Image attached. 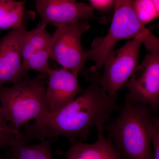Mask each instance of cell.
<instances>
[{
	"instance_id": "cell-2",
	"label": "cell",
	"mask_w": 159,
	"mask_h": 159,
	"mask_svg": "<svg viewBox=\"0 0 159 159\" xmlns=\"http://www.w3.org/2000/svg\"><path fill=\"white\" fill-rule=\"evenodd\" d=\"M145 104L125 102L119 116L107 125V138L122 159H152V140L158 117Z\"/></svg>"
},
{
	"instance_id": "cell-21",
	"label": "cell",
	"mask_w": 159,
	"mask_h": 159,
	"mask_svg": "<svg viewBox=\"0 0 159 159\" xmlns=\"http://www.w3.org/2000/svg\"><path fill=\"white\" fill-rule=\"evenodd\" d=\"M1 149H0V159H4V158H3L2 157V155H1Z\"/></svg>"
},
{
	"instance_id": "cell-6",
	"label": "cell",
	"mask_w": 159,
	"mask_h": 159,
	"mask_svg": "<svg viewBox=\"0 0 159 159\" xmlns=\"http://www.w3.org/2000/svg\"><path fill=\"white\" fill-rule=\"evenodd\" d=\"M56 28L51 37L50 59L78 76L88 60L81 37L89 29V25L87 21H80Z\"/></svg>"
},
{
	"instance_id": "cell-17",
	"label": "cell",
	"mask_w": 159,
	"mask_h": 159,
	"mask_svg": "<svg viewBox=\"0 0 159 159\" xmlns=\"http://www.w3.org/2000/svg\"><path fill=\"white\" fill-rule=\"evenodd\" d=\"M16 138H26L20 132L7 123L0 109V149L8 148L11 140Z\"/></svg>"
},
{
	"instance_id": "cell-14",
	"label": "cell",
	"mask_w": 159,
	"mask_h": 159,
	"mask_svg": "<svg viewBox=\"0 0 159 159\" xmlns=\"http://www.w3.org/2000/svg\"><path fill=\"white\" fill-rule=\"evenodd\" d=\"M25 2L0 0V30L17 29L24 23Z\"/></svg>"
},
{
	"instance_id": "cell-11",
	"label": "cell",
	"mask_w": 159,
	"mask_h": 159,
	"mask_svg": "<svg viewBox=\"0 0 159 159\" xmlns=\"http://www.w3.org/2000/svg\"><path fill=\"white\" fill-rule=\"evenodd\" d=\"M97 129V139L91 144L77 142L72 144L70 148L61 154L66 159H122L112 143L104 135V125Z\"/></svg>"
},
{
	"instance_id": "cell-9",
	"label": "cell",
	"mask_w": 159,
	"mask_h": 159,
	"mask_svg": "<svg viewBox=\"0 0 159 159\" xmlns=\"http://www.w3.org/2000/svg\"><path fill=\"white\" fill-rule=\"evenodd\" d=\"M27 30L25 22L0 40V88L23 80L21 75L23 41Z\"/></svg>"
},
{
	"instance_id": "cell-4",
	"label": "cell",
	"mask_w": 159,
	"mask_h": 159,
	"mask_svg": "<svg viewBox=\"0 0 159 159\" xmlns=\"http://www.w3.org/2000/svg\"><path fill=\"white\" fill-rule=\"evenodd\" d=\"M114 10L107 34L97 39L90 49L85 51L88 60L94 61V68L97 71L102 69L104 60L117 43L122 40L153 35L139 20L134 9L133 0H116Z\"/></svg>"
},
{
	"instance_id": "cell-20",
	"label": "cell",
	"mask_w": 159,
	"mask_h": 159,
	"mask_svg": "<svg viewBox=\"0 0 159 159\" xmlns=\"http://www.w3.org/2000/svg\"><path fill=\"white\" fill-rule=\"evenodd\" d=\"M158 11H159V0H152Z\"/></svg>"
},
{
	"instance_id": "cell-12",
	"label": "cell",
	"mask_w": 159,
	"mask_h": 159,
	"mask_svg": "<svg viewBox=\"0 0 159 159\" xmlns=\"http://www.w3.org/2000/svg\"><path fill=\"white\" fill-rule=\"evenodd\" d=\"M35 145H28L26 138H16L9 143L7 159H53V140L40 141Z\"/></svg>"
},
{
	"instance_id": "cell-3",
	"label": "cell",
	"mask_w": 159,
	"mask_h": 159,
	"mask_svg": "<svg viewBox=\"0 0 159 159\" xmlns=\"http://www.w3.org/2000/svg\"><path fill=\"white\" fill-rule=\"evenodd\" d=\"M48 75L42 74L26 78L9 87L0 88V109L7 122L16 130L32 119L49 112L46 89Z\"/></svg>"
},
{
	"instance_id": "cell-1",
	"label": "cell",
	"mask_w": 159,
	"mask_h": 159,
	"mask_svg": "<svg viewBox=\"0 0 159 159\" xmlns=\"http://www.w3.org/2000/svg\"><path fill=\"white\" fill-rule=\"evenodd\" d=\"M84 73L89 84L72 102L53 113L34 120L27 125V134L31 140L55 141L66 138L71 145L87 141L91 129L108 122L111 114L120 107L117 99L110 97L99 84V71Z\"/></svg>"
},
{
	"instance_id": "cell-19",
	"label": "cell",
	"mask_w": 159,
	"mask_h": 159,
	"mask_svg": "<svg viewBox=\"0 0 159 159\" xmlns=\"http://www.w3.org/2000/svg\"><path fill=\"white\" fill-rule=\"evenodd\" d=\"M152 146L153 148L152 159H159V127L154 132Z\"/></svg>"
},
{
	"instance_id": "cell-13",
	"label": "cell",
	"mask_w": 159,
	"mask_h": 159,
	"mask_svg": "<svg viewBox=\"0 0 159 159\" xmlns=\"http://www.w3.org/2000/svg\"><path fill=\"white\" fill-rule=\"evenodd\" d=\"M46 26L42 21L34 29L27 31L23 41L22 64L38 51L50 48L52 35L46 30Z\"/></svg>"
},
{
	"instance_id": "cell-7",
	"label": "cell",
	"mask_w": 159,
	"mask_h": 159,
	"mask_svg": "<svg viewBox=\"0 0 159 159\" xmlns=\"http://www.w3.org/2000/svg\"><path fill=\"white\" fill-rule=\"evenodd\" d=\"M125 102L145 104L155 114L159 107V50L147 54L125 84Z\"/></svg>"
},
{
	"instance_id": "cell-10",
	"label": "cell",
	"mask_w": 159,
	"mask_h": 159,
	"mask_svg": "<svg viewBox=\"0 0 159 159\" xmlns=\"http://www.w3.org/2000/svg\"><path fill=\"white\" fill-rule=\"evenodd\" d=\"M78 76L64 68L51 69L48 74L46 94L49 113L59 110L83 91Z\"/></svg>"
},
{
	"instance_id": "cell-8",
	"label": "cell",
	"mask_w": 159,
	"mask_h": 159,
	"mask_svg": "<svg viewBox=\"0 0 159 159\" xmlns=\"http://www.w3.org/2000/svg\"><path fill=\"white\" fill-rule=\"evenodd\" d=\"M35 7L42 21L55 27L87 21L94 15L92 6L77 0H35Z\"/></svg>"
},
{
	"instance_id": "cell-18",
	"label": "cell",
	"mask_w": 159,
	"mask_h": 159,
	"mask_svg": "<svg viewBox=\"0 0 159 159\" xmlns=\"http://www.w3.org/2000/svg\"><path fill=\"white\" fill-rule=\"evenodd\" d=\"M94 10L107 12L114 9L116 0H89Z\"/></svg>"
},
{
	"instance_id": "cell-5",
	"label": "cell",
	"mask_w": 159,
	"mask_h": 159,
	"mask_svg": "<svg viewBox=\"0 0 159 159\" xmlns=\"http://www.w3.org/2000/svg\"><path fill=\"white\" fill-rule=\"evenodd\" d=\"M155 38L152 35L133 39L119 48L112 50L107 55L103 62V71L100 74L99 84L109 97L117 99L118 92L139 65L141 45L148 44Z\"/></svg>"
},
{
	"instance_id": "cell-15",
	"label": "cell",
	"mask_w": 159,
	"mask_h": 159,
	"mask_svg": "<svg viewBox=\"0 0 159 159\" xmlns=\"http://www.w3.org/2000/svg\"><path fill=\"white\" fill-rule=\"evenodd\" d=\"M49 59L50 48L43 49L32 54L26 62L22 64L21 75L22 79L28 78L29 71L31 70L48 75L51 69L48 64Z\"/></svg>"
},
{
	"instance_id": "cell-16",
	"label": "cell",
	"mask_w": 159,
	"mask_h": 159,
	"mask_svg": "<svg viewBox=\"0 0 159 159\" xmlns=\"http://www.w3.org/2000/svg\"><path fill=\"white\" fill-rule=\"evenodd\" d=\"M134 9L144 25L159 17L158 11L152 0H133Z\"/></svg>"
}]
</instances>
